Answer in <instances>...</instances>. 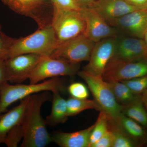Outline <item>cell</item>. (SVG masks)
<instances>
[{
  "mask_svg": "<svg viewBox=\"0 0 147 147\" xmlns=\"http://www.w3.org/2000/svg\"><path fill=\"white\" fill-rule=\"evenodd\" d=\"M57 45V40L51 24L38 28L32 34L16 38L9 51L8 59L20 55L34 54L50 56Z\"/></svg>",
  "mask_w": 147,
  "mask_h": 147,
  "instance_id": "cell-3",
  "label": "cell"
},
{
  "mask_svg": "<svg viewBox=\"0 0 147 147\" xmlns=\"http://www.w3.org/2000/svg\"><path fill=\"white\" fill-rule=\"evenodd\" d=\"M113 142V133L108 129L105 134L90 147H112Z\"/></svg>",
  "mask_w": 147,
  "mask_h": 147,
  "instance_id": "cell-30",
  "label": "cell"
},
{
  "mask_svg": "<svg viewBox=\"0 0 147 147\" xmlns=\"http://www.w3.org/2000/svg\"><path fill=\"white\" fill-rule=\"evenodd\" d=\"M51 96L49 91L31 95L21 121L24 136L21 147H44L52 142L40 113L42 105L52 99Z\"/></svg>",
  "mask_w": 147,
  "mask_h": 147,
  "instance_id": "cell-1",
  "label": "cell"
},
{
  "mask_svg": "<svg viewBox=\"0 0 147 147\" xmlns=\"http://www.w3.org/2000/svg\"><path fill=\"white\" fill-rule=\"evenodd\" d=\"M88 7L95 11L112 27L122 16L138 9L124 0H96Z\"/></svg>",
  "mask_w": 147,
  "mask_h": 147,
  "instance_id": "cell-15",
  "label": "cell"
},
{
  "mask_svg": "<svg viewBox=\"0 0 147 147\" xmlns=\"http://www.w3.org/2000/svg\"><path fill=\"white\" fill-rule=\"evenodd\" d=\"M115 44V36L95 42L88 63L83 70L95 76H102L108 63L113 57Z\"/></svg>",
  "mask_w": 147,
  "mask_h": 147,
  "instance_id": "cell-12",
  "label": "cell"
},
{
  "mask_svg": "<svg viewBox=\"0 0 147 147\" xmlns=\"http://www.w3.org/2000/svg\"><path fill=\"white\" fill-rule=\"evenodd\" d=\"M108 129L112 131L113 135L112 147H134L135 142L123 131L119 125L113 117L109 116Z\"/></svg>",
  "mask_w": 147,
  "mask_h": 147,
  "instance_id": "cell-21",
  "label": "cell"
},
{
  "mask_svg": "<svg viewBox=\"0 0 147 147\" xmlns=\"http://www.w3.org/2000/svg\"><path fill=\"white\" fill-rule=\"evenodd\" d=\"M143 39L144 40L145 43H146L147 46V30L146 31V33H145Z\"/></svg>",
  "mask_w": 147,
  "mask_h": 147,
  "instance_id": "cell-35",
  "label": "cell"
},
{
  "mask_svg": "<svg viewBox=\"0 0 147 147\" xmlns=\"http://www.w3.org/2000/svg\"><path fill=\"white\" fill-rule=\"evenodd\" d=\"M16 39L0 30V60L5 61L8 59L11 48Z\"/></svg>",
  "mask_w": 147,
  "mask_h": 147,
  "instance_id": "cell-27",
  "label": "cell"
},
{
  "mask_svg": "<svg viewBox=\"0 0 147 147\" xmlns=\"http://www.w3.org/2000/svg\"><path fill=\"white\" fill-rule=\"evenodd\" d=\"M127 3L140 10H146L147 0H124Z\"/></svg>",
  "mask_w": 147,
  "mask_h": 147,
  "instance_id": "cell-31",
  "label": "cell"
},
{
  "mask_svg": "<svg viewBox=\"0 0 147 147\" xmlns=\"http://www.w3.org/2000/svg\"><path fill=\"white\" fill-rule=\"evenodd\" d=\"M51 25L57 37V45L85 34L86 31V21L81 10H66L54 7Z\"/></svg>",
  "mask_w": 147,
  "mask_h": 147,
  "instance_id": "cell-5",
  "label": "cell"
},
{
  "mask_svg": "<svg viewBox=\"0 0 147 147\" xmlns=\"http://www.w3.org/2000/svg\"><path fill=\"white\" fill-rule=\"evenodd\" d=\"M121 82L126 84L135 94L139 95L147 90V75Z\"/></svg>",
  "mask_w": 147,
  "mask_h": 147,
  "instance_id": "cell-26",
  "label": "cell"
},
{
  "mask_svg": "<svg viewBox=\"0 0 147 147\" xmlns=\"http://www.w3.org/2000/svg\"><path fill=\"white\" fill-rule=\"evenodd\" d=\"M94 124L74 132L55 131L51 134L52 142L61 147H89L90 135Z\"/></svg>",
  "mask_w": 147,
  "mask_h": 147,
  "instance_id": "cell-16",
  "label": "cell"
},
{
  "mask_svg": "<svg viewBox=\"0 0 147 147\" xmlns=\"http://www.w3.org/2000/svg\"><path fill=\"white\" fill-rule=\"evenodd\" d=\"M142 98L143 103H144L147 109V90L143 92V96Z\"/></svg>",
  "mask_w": 147,
  "mask_h": 147,
  "instance_id": "cell-34",
  "label": "cell"
},
{
  "mask_svg": "<svg viewBox=\"0 0 147 147\" xmlns=\"http://www.w3.org/2000/svg\"><path fill=\"white\" fill-rule=\"evenodd\" d=\"M23 136L24 133L21 122L15 125L9 131L6 137L4 143L7 147H17L18 143L23 139Z\"/></svg>",
  "mask_w": 147,
  "mask_h": 147,
  "instance_id": "cell-25",
  "label": "cell"
},
{
  "mask_svg": "<svg viewBox=\"0 0 147 147\" xmlns=\"http://www.w3.org/2000/svg\"><path fill=\"white\" fill-rule=\"evenodd\" d=\"M68 91L71 97L79 99H86L89 96L88 88L80 82H74L69 86Z\"/></svg>",
  "mask_w": 147,
  "mask_h": 147,
  "instance_id": "cell-28",
  "label": "cell"
},
{
  "mask_svg": "<svg viewBox=\"0 0 147 147\" xmlns=\"http://www.w3.org/2000/svg\"><path fill=\"white\" fill-rule=\"evenodd\" d=\"M146 11L147 12V9H146Z\"/></svg>",
  "mask_w": 147,
  "mask_h": 147,
  "instance_id": "cell-37",
  "label": "cell"
},
{
  "mask_svg": "<svg viewBox=\"0 0 147 147\" xmlns=\"http://www.w3.org/2000/svg\"><path fill=\"white\" fill-rule=\"evenodd\" d=\"M111 59L123 61L147 59V46L143 39L120 34L115 36L114 54Z\"/></svg>",
  "mask_w": 147,
  "mask_h": 147,
  "instance_id": "cell-11",
  "label": "cell"
},
{
  "mask_svg": "<svg viewBox=\"0 0 147 147\" xmlns=\"http://www.w3.org/2000/svg\"><path fill=\"white\" fill-rule=\"evenodd\" d=\"M66 102L67 114L69 117L76 115L89 109L101 111L100 107L94 100L87 98L79 99L71 96L66 100Z\"/></svg>",
  "mask_w": 147,
  "mask_h": 147,
  "instance_id": "cell-23",
  "label": "cell"
},
{
  "mask_svg": "<svg viewBox=\"0 0 147 147\" xmlns=\"http://www.w3.org/2000/svg\"><path fill=\"white\" fill-rule=\"evenodd\" d=\"M60 92H53L52 108L50 115L45 119L47 125L55 126L65 123L68 119L66 100L61 96Z\"/></svg>",
  "mask_w": 147,
  "mask_h": 147,
  "instance_id": "cell-18",
  "label": "cell"
},
{
  "mask_svg": "<svg viewBox=\"0 0 147 147\" xmlns=\"http://www.w3.org/2000/svg\"><path fill=\"white\" fill-rule=\"evenodd\" d=\"M79 63H71L49 56H42L28 79L30 84H34L59 76L73 78L79 72Z\"/></svg>",
  "mask_w": 147,
  "mask_h": 147,
  "instance_id": "cell-7",
  "label": "cell"
},
{
  "mask_svg": "<svg viewBox=\"0 0 147 147\" xmlns=\"http://www.w3.org/2000/svg\"><path fill=\"white\" fill-rule=\"evenodd\" d=\"M146 75L147 59L127 62L111 59L102 77L106 82H122Z\"/></svg>",
  "mask_w": 147,
  "mask_h": 147,
  "instance_id": "cell-9",
  "label": "cell"
},
{
  "mask_svg": "<svg viewBox=\"0 0 147 147\" xmlns=\"http://www.w3.org/2000/svg\"><path fill=\"white\" fill-rule=\"evenodd\" d=\"M8 82L4 61L0 60V90L3 85Z\"/></svg>",
  "mask_w": 147,
  "mask_h": 147,
  "instance_id": "cell-32",
  "label": "cell"
},
{
  "mask_svg": "<svg viewBox=\"0 0 147 147\" xmlns=\"http://www.w3.org/2000/svg\"><path fill=\"white\" fill-rule=\"evenodd\" d=\"M86 23L85 34L95 42L116 36L119 32L107 23L92 8L82 7L81 10Z\"/></svg>",
  "mask_w": 147,
  "mask_h": 147,
  "instance_id": "cell-13",
  "label": "cell"
},
{
  "mask_svg": "<svg viewBox=\"0 0 147 147\" xmlns=\"http://www.w3.org/2000/svg\"><path fill=\"white\" fill-rule=\"evenodd\" d=\"M77 75L84 80L101 111L117 120L122 114L123 107L116 100L108 82L102 76H95L82 70Z\"/></svg>",
  "mask_w": 147,
  "mask_h": 147,
  "instance_id": "cell-4",
  "label": "cell"
},
{
  "mask_svg": "<svg viewBox=\"0 0 147 147\" xmlns=\"http://www.w3.org/2000/svg\"><path fill=\"white\" fill-rule=\"evenodd\" d=\"M116 121L123 131L133 141L141 140L146 137V132L141 125L123 114H122Z\"/></svg>",
  "mask_w": 147,
  "mask_h": 147,
  "instance_id": "cell-22",
  "label": "cell"
},
{
  "mask_svg": "<svg viewBox=\"0 0 147 147\" xmlns=\"http://www.w3.org/2000/svg\"><path fill=\"white\" fill-rule=\"evenodd\" d=\"M53 7L66 9L80 11L82 7L77 0H52Z\"/></svg>",
  "mask_w": 147,
  "mask_h": 147,
  "instance_id": "cell-29",
  "label": "cell"
},
{
  "mask_svg": "<svg viewBox=\"0 0 147 147\" xmlns=\"http://www.w3.org/2000/svg\"><path fill=\"white\" fill-rule=\"evenodd\" d=\"M30 96L22 99L20 104L0 116V144L4 143L9 131L21 122Z\"/></svg>",
  "mask_w": 147,
  "mask_h": 147,
  "instance_id": "cell-17",
  "label": "cell"
},
{
  "mask_svg": "<svg viewBox=\"0 0 147 147\" xmlns=\"http://www.w3.org/2000/svg\"><path fill=\"white\" fill-rule=\"evenodd\" d=\"M119 34L143 39L147 30V12L137 9L118 19L113 25Z\"/></svg>",
  "mask_w": 147,
  "mask_h": 147,
  "instance_id": "cell-14",
  "label": "cell"
},
{
  "mask_svg": "<svg viewBox=\"0 0 147 147\" xmlns=\"http://www.w3.org/2000/svg\"><path fill=\"white\" fill-rule=\"evenodd\" d=\"M110 86L116 100L122 106H125L134 101L139 97L134 94L127 86L118 81L107 82Z\"/></svg>",
  "mask_w": 147,
  "mask_h": 147,
  "instance_id": "cell-20",
  "label": "cell"
},
{
  "mask_svg": "<svg viewBox=\"0 0 147 147\" xmlns=\"http://www.w3.org/2000/svg\"><path fill=\"white\" fill-rule=\"evenodd\" d=\"M100 113L94 126L91 132L90 137L89 146L97 142L105 134L108 129V120L109 115L103 111H100Z\"/></svg>",
  "mask_w": 147,
  "mask_h": 147,
  "instance_id": "cell-24",
  "label": "cell"
},
{
  "mask_svg": "<svg viewBox=\"0 0 147 147\" xmlns=\"http://www.w3.org/2000/svg\"><path fill=\"white\" fill-rule=\"evenodd\" d=\"M11 10L36 22L38 28L51 24L54 7L52 0H1Z\"/></svg>",
  "mask_w": 147,
  "mask_h": 147,
  "instance_id": "cell-6",
  "label": "cell"
},
{
  "mask_svg": "<svg viewBox=\"0 0 147 147\" xmlns=\"http://www.w3.org/2000/svg\"><path fill=\"white\" fill-rule=\"evenodd\" d=\"M64 90V86L59 77L51 78L41 83L25 85L17 84L3 85L0 90V116L8 111L7 109L13 102L28 96L45 91L61 92Z\"/></svg>",
  "mask_w": 147,
  "mask_h": 147,
  "instance_id": "cell-2",
  "label": "cell"
},
{
  "mask_svg": "<svg viewBox=\"0 0 147 147\" xmlns=\"http://www.w3.org/2000/svg\"><path fill=\"white\" fill-rule=\"evenodd\" d=\"M1 29H2L1 25V24H0V30H1Z\"/></svg>",
  "mask_w": 147,
  "mask_h": 147,
  "instance_id": "cell-36",
  "label": "cell"
},
{
  "mask_svg": "<svg viewBox=\"0 0 147 147\" xmlns=\"http://www.w3.org/2000/svg\"><path fill=\"white\" fill-rule=\"evenodd\" d=\"M82 7H88L96 0H77Z\"/></svg>",
  "mask_w": 147,
  "mask_h": 147,
  "instance_id": "cell-33",
  "label": "cell"
},
{
  "mask_svg": "<svg viewBox=\"0 0 147 147\" xmlns=\"http://www.w3.org/2000/svg\"><path fill=\"white\" fill-rule=\"evenodd\" d=\"M42 57L37 54H23L5 60L8 82L21 84L28 79Z\"/></svg>",
  "mask_w": 147,
  "mask_h": 147,
  "instance_id": "cell-10",
  "label": "cell"
},
{
  "mask_svg": "<svg viewBox=\"0 0 147 147\" xmlns=\"http://www.w3.org/2000/svg\"><path fill=\"white\" fill-rule=\"evenodd\" d=\"M122 114L147 128V113L142 97L139 96L129 105L124 106Z\"/></svg>",
  "mask_w": 147,
  "mask_h": 147,
  "instance_id": "cell-19",
  "label": "cell"
},
{
  "mask_svg": "<svg viewBox=\"0 0 147 147\" xmlns=\"http://www.w3.org/2000/svg\"><path fill=\"white\" fill-rule=\"evenodd\" d=\"M95 43L81 34L58 44L49 57L73 63L88 61Z\"/></svg>",
  "mask_w": 147,
  "mask_h": 147,
  "instance_id": "cell-8",
  "label": "cell"
}]
</instances>
